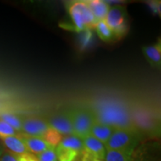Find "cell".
I'll list each match as a JSON object with an SVG mask.
<instances>
[{"instance_id": "8", "label": "cell", "mask_w": 161, "mask_h": 161, "mask_svg": "<svg viewBox=\"0 0 161 161\" xmlns=\"http://www.w3.org/2000/svg\"><path fill=\"white\" fill-rule=\"evenodd\" d=\"M19 136L25 143L26 148L29 153L38 154L40 153L45 152L46 150L55 148L46 142L42 137L30 136L23 134H19Z\"/></svg>"}, {"instance_id": "25", "label": "cell", "mask_w": 161, "mask_h": 161, "mask_svg": "<svg viewBox=\"0 0 161 161\" xmlns=\"http://www.w3.org/2000/svg\"><path fill=\"white\" fill-rule=\"evenodd\" d=\"M133 158H134V161H153L151 159H146L145 158H140L138 156H134L133 155Z\"/></svg>"}, {"instance_id": "7", "label": "cell", "mask_w": 161, "mask_h": 161, "mask_svg": "<svg viewBox=\"0 0 161 161\" xmlns=\"http://www.w3.org/2000/svg\"><path fill=\"white\" fill-rule=\"evenodd\" d=\"M50 126L47 121L40 118L23 119L21 134L30 136L43 137Z\"/></svg>"}, {"instance_id": "17", "label": "cell", "mask_w": 161, "mask_h": 161, "mask_svg": "<svg viewBox=\"0 0 161 161\" xmlns=\"http://www.w3.org/2000/svg\"><path fill=\"white\" fill-rule=\"evenodd\" d=\"M104 161H134L133 154L118 150H106Z\"/></svg>"}, {"instance_id": "18", "label": "cell", "mask_w": 161, "mask_h": 161, "mask_svg": "<svg viewBox=\"0 0 161 161\" xmlns=\"http://www.w3.org/2000/svg\"><path fill=\"white\" fill-rule=\"evenodd\" d=\"M0 119L5 122L18 133L21 134L23 119L10 113H2L0 114Z\"/></svg>"}, {"instance_id": "6", "label": "cell", "mask_w": 161, "mask_h": 161, "mask_svg": "<svg viewBox=\"0 0 161 161\" xmlns=\"http://www.w3.org/2000/svg\"><path fill=\"white\" fill-rule=\"evenodd\" d=\"M50 128H53L63 136H75L72 128L69 111L60 113L52 116L47 121Z\"/></svg>"}, {"instance_id": "12", "label": "cell", "mask_w": 161, "mask_h": 161, "mask_svg": "<svg viewBox=\"0 0 161 161\" xmlns=\"http://www.w3.org/2000/svg\"><path fill=\"white\" fill-rule=\"evenodd\" d=\"M142 53L153 67H160L161 64V49L160 44L153 46H143L142 49Z\"/></svg>"}, {"instance_id": "21", "label": "cell", "mask_w": 161, "mask_h": 161, "mask_svg": "<svg viewBox=\"0 0 161 161\" xmlns=\"http://www.w3.org/2000/svg\"><path fill=\"white\" fill-rule=\"evenodd\" d=\"M38 161H58L55 153V148L46 150L40 154H36Z\"/></svg>"}, {"instance_id": "5", "label": "cell", "mask_w": 161, "mask_h": 161, "mask_svg": "<svg viewBox=\"0 0 161 161\" xmlns=\"http://www.w3.org/2000/svg\"><path fill=\"white\" fill-rule=\"evenodd\" d=\"M126 17L127 13L125 8L122 6L110 8L104 22L112 30L116 38H121L128 31Z\"/></svg>"}, {"instance_id": "15", "label": "cell", "mask_w": 161, "mask_h": 161, "mask_svg": "<svg viewBox=\"0 0 161 161\" xmlns=\"http://www.w3.org/2000/svg\"><path fill=\"white\" fill-rule=\"evenodd\" d=\"M60 146L71 148L81 154L84 150V144L81 139L76 136H64L60 142Z\"/></svg>"}, {"instance_id": "11", "label": "cell", "mask_w": 161, "mask_h": 161, "mask_svg": "<svg viewBox=\"0 0 161 161\" xmlns=\"http://www.w3.org/2000/svg\"><path fill=\"white\" fill-rule=\"evenodd\" d=\"M94 17L97 21H104L110 10V5L106 2L102 0H90L85 1Z\"/></svg>"}, {"instance_id": "9", "label": "cell", "mask_w": 161, "mask_h": 161, "mask_svg": "<svg viewBox=\"0 0 161 161\" xmlns=\"http://www.w3.org/2000/svg\"><path fill=\"white\" fill-rule=\"evenodd\" d=\"M84 144V150L91 153L99 160H104L106 154V148L104 145L91 134L81 139Z\"/></svg>"}, {"instance_id": "20", "label": "cell", "mask_w": 161, "mask_h": 161, "mask_svg": "<svg viewBox=\"0 0 161 161\" xmlns=\"http://www.w3.org/2000/svg\"><path fill=\"white\" fill-rule=\"evenodd\" d=\"M18 135H19V133H18L5 122L0 119V139Z\"/></svg>"}, {"instance_id": "23", "label": "cell", "mask_w": 161, "mask_h": 161, "mask_svg": "<svg viewBox=\"0 0 161 161\" xmlns=\"http://www.w3.org/2000/svg\"><path fill=\"white\" fill-rule=\"evenodd\" d=\"M18 161H38L35 155L31 153H26V154L17 155Z\"/></svg>"}, {"instance_id": "4", "label": "cell", "mask_w": 161, "mask_h": 161, "mask_svg": "<svg viewBox=\"0 0 161 161\" xmlns=\"http://www.w3.org/2000/svg\"><path fill=\"white\" fill-rule=\"evenodd\" d=\"M69 112L74 135L80 139H83L90 135L92 127L96 122L92 110L84 108H78Z\"/></svg>"}, {"instance_id": "3", "label": "cell", "mask_w": 161, "mask_h": 161, "mask_svg": "<svg viewBox=\"0 0 161 161\" xmlns=\"http://www.w3.org/2000/svg\"><path fill=\"white\" fill-rule=\"evenodd\" d=\"M68 11L73 21L75 29L80 32L94 29L98 21L94 17L85 1H74L68 5Z\"/></svg>"}, {"instance_id": "2", "label": "cell", "mask_w": 161, "mask_h": 161, "mask_svg": "<svg viewBox=\"0 0 161 161\" xmlns=\"http://www.w3.org/2000/svg\"><path fill=\"white\" fill-rule=\"evenodd\" d=\"M142 136L137 131L116 129L104 144L106 150H118L133 154L140 142Z\"/></svg>"}, {"instance_id": "22", "label": "cell", "mask_w": 161, "mask_h": 161, "mask_svg": "<svg viewBox=\"0 0 161 161\" xmlns=\"http://www.w3.org/2000/svg\"><path fill=\"white\" fill-rule=\"evenodd\" d=\"M80 161H104L99 160L91 153L84 150L80 154Z\"/></svg>"}, {"instance_id": "14", "label": "cell", "mask_w": 161, "mask_h": 161, "mask_svg": "<svg viewBox=\"0 0 161 161\" xmlns=\"http://www.w3.org/2000/svg\"><path fill=\"white\" fill-rule=\"evenodd\" d=\"M55 153L58 161H75L80 154L79 152L60 144L55 148Z\"/></svg>"}, {"instance_id": "26", "label": "cell", "mask_w": 161, "mask_h": 161, "mask_svg": "<svg viewBox=\"0 0 161 161\" xmlns=\"http://www.w3.org/2000/svg\"><path fill=\"white\" fill-rule=\"evenodd\" d=\"M5 148H4V147L2 146L1 144H0V158H1V157H2V155H3V153H4V152H5Z\"/></svg>"}, {"instance_id": "1", "label": "cell", "mask_w": 161, "mask_h": 161, "mask_svg": "<svg viewBox=\"0 0 161 161\" xmlns=\"http://www.w3.org/2000/svg\"><path fill=\"white\" fill-rule=\"evenodd\" d=\"M91 110L96 122L112 127L115 130L137 131L133 122L131 112L122 102L116 99L102 100L94 104Z\"/></svg>"}, {"instance_id": "16", "label": "cell", "mask_w": 161, "mask_h": 161, "mask_svg": "<svg viewBox=\"0 0 161 161\" xmlns=\"http://www.w3.org/2000/svg\"><path fill=\"white\" fill-rule=\"evenodd\" d=\"M96 31L98 37L104 42H111L116 40V37L112 30L107 25L104 21H98L96 26Z\"/></svg>"}, {"instance_id": "27", "label": "cell", "mask_w": 161, "mask_h": 161, "mask_svg": "<svg viewBox=\"0 0 161 161\" xmlns=\"http://www.w3.org/2000/svg\"><path fill=\"white\" fill-rule=\"evenodd\" d=\"M75 161H80V156L78 157V158L76 159V160H75Z\"/></svg>"}, {"instance_id": "10", "label": "cell", "mask_w": 161, "mask_h": 161, "mask_svg": "<svg viewBox=\"0 0 161 161\" xmlns=\"http://www.w3.org/2000/svg\"><path fill=\"white\" fill-rule=\"evenodd\" d=\"M1 140L8 152L13 153L16 155L29 153L19 135L7 136V137L1 138Z\"/></svg>"}, {"instance_id": "19", "label": "cell", "mask_w": 161, "mask_h": 161, "mask_svg": "<svg viewBox=\"0 0 161 161\" xmlns=\"http://www.w3.org/2000/svg\"><path fill=\"white\" fill-rule=\"evenodd\" d=\"M63 136V135H61V134L56 130L53 129V128H49L47 131L44 134V135L42 138H43L46 142H48L50 146L54 147V148H56V147L60 144Z\"/></svg>"}, {"instance_id": "24", "label": "cell", "mask_w": 161, "mask_h": 161, "mask_svg": "<svg viewBox=\"0 0 161 161\" xmlns=\"http://www.w3.org/2000/svg\"><path fill=\"white\" fill-rule=\"evenodd\" d=\"M0 161H18L17 155L13 153L8 152V151H5L3 154L0 158Z\"/></svg>"}, {"instance_id": "13", "label": "cell", "mask_w": 161, "mask_h": 161, "mask_svg": "<svg viewBox=\"0 0 161 161\" xmlns=\"http://www.w3.org/2000/svg\"><path fill=\"white\" fill-rule=\"evenodd\" d=\"M114 130H115V129L113 128L112 127L95 122V123L93 124L91 128L90 134L104 145L111 136Z\"/></svg>"}]
</instances>
